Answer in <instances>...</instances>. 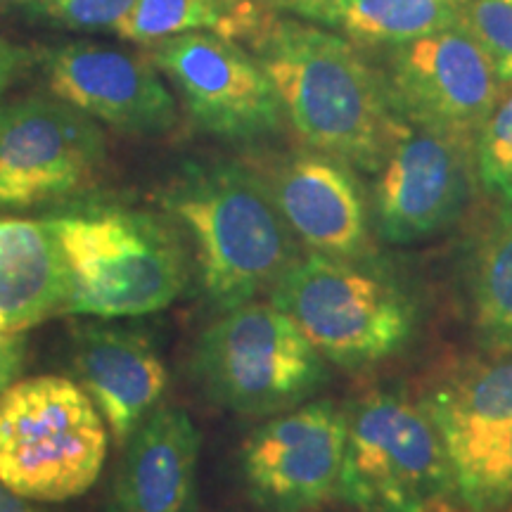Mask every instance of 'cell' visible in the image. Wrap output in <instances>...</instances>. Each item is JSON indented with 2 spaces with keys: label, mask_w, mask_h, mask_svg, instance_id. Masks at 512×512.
I'll list each match as a JSON object with an SVG mask.
<instances>
[{
  "label": "cell",
  "mask_w": 512,
  "mask_h": 512,
  "mask_svg": "<svg viewBox=\"0 0 512 512\" xmlns=\"http://www.w3.org/2000/svg\"><path fill=\"white\" fill-rule=\"evenodd\" d=\"M105 512H192L200 432L181 408L159 406L126 441Z\"/></svg>",
  "instance_id": "2e32d148"
},
{
  "label": "cell",
  "mask_w": 512,
  "mask_h": 512,
  "mask_svg": "<svg viewBox=\"0 0 512 512\" xmlns=\"http://www.w3.org/2000/svg\"><path fill=\"white\" fill-rule=\"evenodd\" d=\"M69 271L50 223L0 219V328L29 330L67 313Z\"/></svg>",
  "instance_id": "e0dca14e"
},
{
  "label": "cell",
  "mask_w": 512,
  "mask_h": 512,
  "mask_svg": "<svg viewBox=\"0 0 512 512\" xmlns=\"http://www.w3.org/2000/svg\"><path fill=\"white\" fill-rule=\"evenodd\" d=\"M43 69L55 98L124 133H164L178 119L150 57L81 41L48 50Z\"/></svg>",
  "instance_id": "4fadbf2b"
},
{
  "label": "cell",
  "mask_w": 512,
  "mask_h": 512,
  "mask_svg": "<svg viewBox=\"0 0 512 512\" xmlns=\"http://www.w3.org/2000/svg\"><path fill=\"white\" fill-rule=\"evenodd\" d=\"M472 271V313L479 344L496 358L512 356V207H503L479 242Z\"/></svg>",
  "instance_id": "44dd1931"
},
{
  "label": "cell",
  "mask_w": 512,
  "mask_h": 512,
  "mask_svg": "<svg viewBox=\"0 0 512 512\" xmlns=\"http://www.w3.org/2000/svg\"><path fill=\"white\" fill-rule=\"evenodd\" d=\"M69 271L67 313L138 318L181 297L190 259L174 228L124 207H79L46 219Z\"/></svg>",
  "instance_id": "3957f363"
},
{
  "label": "cell",
  "mask_w": 512,
  "mask_h": 512,
  "mask_svg": "<svg viewBox=\"0 0 512 512\" xmlns=\"http://www.w3.org/2000/svg\"><path fill=\"white\" fill-rule=\"evenodd\" d=\"M242 38L309 150L368 174L380 169L408 121L354 41L292 15H261Z\"/></svg>",
  "instance_id": "6da1fadb"
},
{
  "label": "cell",
  "mask_w": 512,
  "mask_h": 512,
  "mask_svg": "<svg viewBox=\"0 0 512 512\" xmlns=\"http://www.w3.org/2000/svg\"><path fill=\"white\" fill-rule=\"evenodd\" d=\"M361 512H441L456 498L437 422L401 392H373L347 411L339 496Z\"/></svg>",
  "instance_id": "52a82bcc"
},
{
  "label": "cell",
  "mask_w": 512,
  "mask_h": 512,
  "mask_svg": "<svg viewBox=\"0 0 512 512\" xmlns=\"http://www.w3.org/2000/svg\"><path fill=\"white\" fill-rule=\"evenodd\" d=\"M382 76L401 119L470 143L505 91L489 55L460 27L389 48Z\"/></svg>",
  "instance_id": "9c48e42d"
},
{
  "label": "cell",
  "mask_w": 512,
  "mask_h": 512,
  "mask_svg": "<svg viewBox=\"0 0 512 512\" xmlns=\"http://www.w3.org/2000/svg\"><path fill=\"white\" fill-rule=\"evenodd\" d=\"M285 15L337 31L356 46H401L458 27L467 0H266Z\"/></svg>",
  "instance_id": "ac0fdd59"
},
{
  "label": "cell",
  "mask_w": 512,
  "mask_h": 512,
  "mask_svg": "<svg viewBox=\"0 0 512 512\" xmlns=\"http://www.w3.org/2000/svg\"><path fill=\"white\" fill-rule=\"evenodd\" d=\"M72 368L119 446L155 411L169 384L152 339L117 325H81L72 337Z\"/></svg>",
  "instance_id": "9a60e30c"
},
{
  "label": "cell",
  "mask_w": 512,
  "mask_h": 512,
  "mask_svg": "<svg viewBox=\"0 0 512 512\" xmlns=\"http://www.w3.org/2000/svg\"><path fill=\"white\" fill-rule=\"evenodd\" d=\"M325 358L271 302L223 311L197 337L192 375L211 401L240 415H278L328 380Z\"/></svg>",
  "instance_id": "8992f818"
},
{
  "label": "cell",
  "mask_w": 512,
  "mask_h": 512,
  "mask_svg": "<svg viewBox=\"0 0 512 512\" xmlns=\"http://www.w3.org/2000/svg\"><path fill=\"white\" fill-rule=\"evenodd\" d=\"M508 3H512V0H508Z\"/></svg>",
  "instance_id": "f1b7e54d"
},
{
  "label": "cell",
  "mask_w": 512,
  "mask_h": 512,
  "mask_svg": "<svg viewBox=\"0 0 512 512\" xmlns=\"http://www.w3.org/2000/svg\"><path fill=\"white\" fill-rule=\"evenodd\" d=\"M261 15L254 0H136L114 31L147 46L188 31H216L238 41Z\"/></svg>",
  "instance_id": "ffe728a7"
},
{
  "label": "cell",
  "mask_w": 512,
  "mask_h": 512,
  "mask_svg": "<svg viewBox=\"0 0 512 512\" xmlns=\"http://www.w3.org/2000/svg\"><path fill=\"white\" fill-rule=\"evenodd\" d=\"M375 174V233L389 245H413L463 214L477 183L475 143L408 124Z\"/></svg>",
  "instance_id": "7c38bea8"
},
{
  "label": "cell",
  "mask_w": 512,
  "mask_h": 512,
  "mask_svg": "<svg viewBox=\"0 0 512 512\" xmlns=\"http://www.w3.org/2000/svg\"><path fill=\"white\" fill-rule=\"evenodd\" d=\"M38 15L67 29H117L136 0H24Z\"/></svg>",
  "instance_id": "d4e9b609"
},
{
  "label": "cell",
  "mask_w": 512,
  "mask_h": 512,
  "mask_svg": "<svg viewBox=\"0 0 512 512\" xmlns=\"http://www.w3.org/2000/svg\"><path fill=\"white\" fill-rule=\"evenodd\" d=\"M0 512H46L38 508L34 501H27L15 491L8 489L3 482H0Z\"/></svg>",
  "instance_id": "83f0119b"
},
{
  "label": "cell",
  "mask_w": 512,
  "mask_h": 512,
  "mask_svg": "<svg viewBox=\"0 0 512 512\" xmlns=\"http://www.w3.org/2000/svg\"><path fill=\"white\" fill-rule=\"evenodd\" d=\"M477 183L503 207H512V86H505L494 112L475 138Z\"/></svg>",
  "instance_id": "603a6c76"
},
{
  "label": "cell",
  "mask_w": 512,
  "mask_h": 512,
  "mask_svg": "<svg viewBox=\"0 0 512 512\" xmlns=\"http://www.w3.org/2000/svg\"><path fill=\"white\" fill-rule=\"evenodd\" d=\"M444 441L512 422V356L465 370L422 399Z\"/></svg>",
  "instance_id": "d6986e66"
},
{
  "label": "cell",
  "mask_w": 512,
  "mask_h": 512,
  "mask_svg": "<svg viewBox=\"0 0 512 512\" xmlns=\"http://www.w3.org/2000/svg\"><path fill=\"white\" fill-rule=\"evenodd\" d=\"M456 498L470 512L512 510V422L444 441Z\"/></svg>",
  "instance_id": "7402d4cb"
},
{
  "label": "cell",
  "mask_w": 512,
  "mask_h": 512,
  "mask_svg": "<svg viewBox=\"0 0 512 512\" xmlns=\"http://www.w3.org/2000/svg\"><path fill=\"white\" fill-rule=\"evenodd\" d=\"M105 138L95 119L55 98L0 105V207L27 209L98 178Z\"/></svg>",
  "instance_id": "30bf717a"
},
{
  "label": "cell",
  "mask_w": 512,
  "mask_h": 512,
  "mask_svg": "<svg viewBox=\"0 0 512 512\" xmlns=\"http://www.w3.org/2000/svg\"><path fill=\"white\" fill-rule=\"evenodd\" d=\"M458 27L484 48L503 86H512V3L467 0Z\"/></svg>",
  "instance_id": "cb8c5ba5"
},
{
  "label": "cell",
  "mask_w": 512,
  "mask_h": 512,
  "mask_svg": "<svg viewBox=\"0 0 512 512\" xmlns=\"http://www.w3.org/2000/svg\"><path fill=\"white\" fill-rule=\"evenodd\" d=\"M107 425L79 382L43 375L0 399V482L34 503H64L98 482Z\"/></svg>",
  "instance_id": "5b68a950"
},
{
  "label": "cell",
  "mask_w": 512,
  "mask_h": 512,
  "mask_svg": "<svg viewBox=\"0 0 512 512\" xmlns=\"http://www.w3.org/2000/svg\"><path fill=\"white\" fill-rule=\"evenodd\" d=\"M347 408L299 403L259 425L242 444V479L252 501L271 512H309L339 496Z\"/></svg>",
  "instance_id": "8fae6325"
},
{
  "label": "cell",
  "mask_w": 512,
  "mask_h": 512,
  "mask_svg": "<svg viewBox=\"0 0 512 512\" xmlns=\"http://www.w3.org/2000/svg\"><path fill=\"white\" fill-rule=\"evenodd\" d=\"M147 57L174 83L192 121L211 136L252 143L283 126L271 79L235 38L188 31L152 43Z\"/></svg>",
  "instance_id": "ba28073f"
},
{
  "label": "cell",
  "mask_w": 512,
  "mask_h": 512,
  "mask_svg": "<svg viewBox=\"0 0 512 512\" xmlns=\"http://www.w3.org/2000/svg\"><path fill=\"white\" fill-rule=\"evenodd\" d=\"M162 204L190 238L197 283L221 313L271 292L302 256L266 178L249 166H183Z\"/></svg>",
  "instance_id": "7a4b0ae2"
},
{
  "label": "cell",
  "mask_w": 512,
  "mask_h": 512,
  "mask_svg": "<svg viewBox=\"0 0 512 512\" xmlns=\"http://www.w3.org/2000/svg\"><path fill=\"white\" fill-rule=\"evenodd\" d=\"M24 53L17 46H12L8 38L0 36V98L8 91L12 79L17 76L19 64H22Z\"/></svg>",
  "instance_id": "4316f807"
},
{
  "label": "cell",
  "mask_w": 512,
  "mask_h": 512,
  "mask_svg": "<svg viewBox=\"0 0 512 512\" xmlns=\"http://www.w3.org/2000/svg\"><path fill=\"white\" fill-rule=\"evenodd\" d=\"M264 178L294 238L311 254L375 261L373 214L349 164L306 147L278 159Z\"/></svg>",
  "instance_id": "5bb4252c"
},
{
  "label": "cell",
  "mask_w": 512,
  "mask_h": 512,
  "mask_svg": "<svg viewBox=\"0 0 512 512\" xmlns=\"http://www.w3.org/2000/svg\"><path fill=\"white\" fill-rule=\"evenodd\" d=\"M306 342L339 368H368L413 339L418 311L403 287L373 261L299 256L268 292Z\"/></svg>",
  "instance_id": "277c9868"
},
{
  "label": "cell",
  "mask_w": 512,
  "mask_h": 512,
  "mask_svg": "<svg viewBox=\"0 0 512 512\" xmlns=\"http://www.w3.org/2000/svg\"><path fill=\"white\" fill-rule=\"evenodd\" d=\"M27 358V335L22 330L0 328V399L15 384Z\"/></svg>",
  "instance_id": "484cf974"
}]
</instances>
